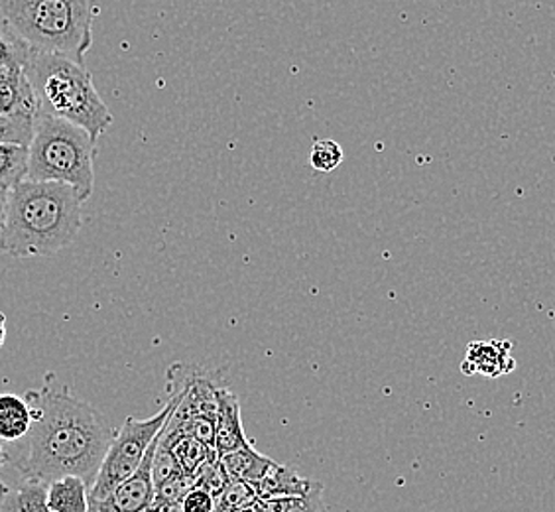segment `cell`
<instances>
[{
    "mask_svg": "<svg viewBox=\"0 0 555 512\" xmlns=\"http://www.w3.org/2000/svg\"><path fill=\"white\" fill-rule=\"evenodd\" d=\"M4 465H9V463H7V449H4V441L0 439V473L4 470ZM9 491H11L9 485L0 477V497H4Z\"/></svg>",
    "mask_w": 555,
    "mask_h": 512,
    "instance_id": "obj_27",
    "label": "cell"
},
{
    "mask_svg": "<svg viewBox=\"0 0 555 512\" xmlns=\"http://www.w3.org/2000/svg\"><path fill=\"white\" fill-rule=\"evenodd\" d=\"M81 207L83 202L72 185L24 180L7 193L0 248L14 258L60 253L81 231Z\"/></svg>",
    "mask_w": 555,
    "mask_h": 512,
    "instance_id": "obj_2",
    "label": "cell"
},
{
    "mask_svg": "<svg viewBox=\"0 0 555 512\" xmlns=\"http://www.w3.org/2000/svg\"><path fill=\"white\" fill-rule=\"evenodd\" d=\"M501 343H473L469 347L467 361L463 364L465 373H482L489 376L508 373V369L504 367V353L499 351Z\"/></svg>",
    "mask_w": 555,
    "mask_h": 512,
    "instance_id": "obj_17",
    "label": "cell"
},
{
    "mask_svg": "<svg viewBox=\"0 0 555 512\" xmlns=\"http://www.w3.org/2000/svg\"><path fill=\"white\" fill-rule=\"evenodd\" d=\"M183 471L180 470V465H178V461L173 458V453H171L170 449L166 448L164 444H162V436L158 439V446H156V451H154V461H152V479H154V489L162 485L164 481L171 479V477H176V475H182Z\"/></svg>",
    "mask_w": 555,
    "mask_h": 512,
    "instance_id": "obj_22",
    "label": "cell"
},
{
    "mask_svg": "<svg viewBox=\"0 0 555 512\" xmlns=\"http://www.w3.org/2000/svg\"><path fill=\"white\" fill-rule=\"evenodd\" d=\"M24 74L38 101V113L64 118L99 140L113 125V113L99 95L86 65L67 57L30 52Z\"/></svg>",
    "mask_w": 555,
    "mask_h": 512,
    "instance_id": "obj_4",
    "label": "cell"
},
{
    "mask_svg": "<svg viewBox=\"0 0 555 512\" xmlns=\"http://www.w3.org/2000/svg\"><path fill=\"white\" fill-rule=\"evenodd\" d=\"M195 487V479L190 475H176L171 479L164 481L156 487L154 502H182L183 497Z\"/></svg>",
    "mask_w": 555,
    "mask_h": 512,
    "instance_id": "obj_23",
    "label": "cell"
},
{
    "mask_svg": "<svg viewBox=\"0 0 555 512\" xmlns=\"http://www.w3.org/2000/svg\"><path fill=\"white\" fill-rule=\"evenodd\" d=\"M250 441L246 439L241 418V402L235 393L227 386L217 388V417H215V451L224 456L229 451L245 448Z\"/></svg>",
    "mask_w": 555,
    "mask_h": 512,
    "instance_id": "obj_8",
    "label": "cell"
},
{
    "mask_svg": "<svg viewBox=\"0 0 555 512\" xmlns=\"http://www.w3.org/2000/svg\"><path fill=\"white\" fill-rule=\"evenodd\" d=\"M0 117H38V101L24 69H0Z\"/></svg>",
    "mask_w": 555,
    "mask_h": 512,
    "instance_id": "obj_9",
    "label": "cell"
},
{
    "mask_svg": "<svg viewBox=\"0 0 555 512\" xmlns=\"http://www.w3.org/2000/svg\"><path fill=\"white\" fill-rule=\"evenodd\" d=\"M258 501L257 491L246 481H229L223 491L215 497V512H235L253 507Z\"/></svg>",
    "mask_w": 555,
    "mask_h": 512,
    "instance_id": "obj_18",
    "label": "cell"
},
{
    "mask_svg": "<svg viewBox=\"0 0 555 512\" xmlns=\"http://www.w3.org/2000/svg\"><path fill=\"white\" fill-rule=\"evenodd\" d=\"M30 50L0 28V69H24Z\"/></svg>",
    "mask_w": 555,
    "mask_h": 512,
    "instance_id": "obj_20",
    "label": "cell"
},
{
    "mask_svg": "<svg viewBox=\"0 0 555 512\" xmlns=\"http://www.w3.org/2000/svg\"><path fill=\"white\" fill-rule=\"evenodd\" d=\"M99 0H0V28L30 52L86 65Z\"/></svg>",
    "mask_w": 555,
    "mask_h": 512,
    "instance_id": "obj_3",
    "label": "cell"
},
{
    "mask_svg": "<svg viewBox=\"0 0 555 512\" xmlns=\"http://www.w3.org/2000/svg\"><path fill=\"white\" fill-rule=\"evenodd\" d=\"M4 217H7V192L0 190V233L4 229Z\"/></svg>",
    "mask_w": 555,
    "mask_h": 512,
    "instance_id": "obj_28",
    "label": "cell"
},
{
    "mask_svg": "<svg viewBox=\"0 0 555 512\" xmlns=\"http://www.w3.org/2000/svg\"><path fill=\"white\" fill-rule=\"evenodd\" d=\"M7 340V318L4 313H0V345Z\"/></svg>",
    "mask_w": 555,
    "mask_h": 512,
    "instance_id": "obj_29",
    "label": "cell"
},
{
    "mask_svg": "<svg viewBox=\"0 0 555 512\" xmlns=\"http://www.w3.org/2000/svg\"><path fill=\"white\" fill-rule=\"evenodd\" d=\"M162 444L173 453L180 470L193 479L207 461L219 458L215 449L207 448L199 439L192 438L178 430H170L168 426L162 430Z\"/></svg>",
    "mask_w": 555,
    "mask_h": 512,
    "instance_id": "obj_11",
    "label": "cell"
},
{
    "mask_svg": "<svg viewBox=\"0 0 555 512\" xmlns=\"http://www.w3.org/2000/svg\"><path fill=\"white\" fill-rule=\"evenodd\" d=\"M24 398L33 410V426L24 438L4 448L7 463L22 479L50 485L75 475L86 481L91 491L115 438L105 417L75 398L52 373L46 374L40 391H28Z\"/></svg>",
    "mask_w": 555,
    "mask_h": 512,
    "instance_id": "obj_1",
    "label": "cell"
},
{
    "mask_svg": "<svg viewBox=\"0 0 555 512\" xmlns=\"http://www.w3.org/2000/svg\"><path fill=\"white\" fill-rule=\"evenodd\" d=\"M96 140L64 118L38 113L28 144L30 182L72 185L86 203L95 190Z\"/></svg>",
    "mask_w": 555,
    "mask_h": 512,
    "instance_id": "obj_5",
    "label": "cell"
},
{
    "mask_svg": "<svg viewBox=\"0 0 555 512\" xmlns=\"http://www.w3.org/2000/svg\"><path fill=\"white\" fill-rule=\"evenodd\" d=\"M162 436V432H160ZM158 438L150 446L146 458L142 461L139 470L129 479L120 483L115 491L108 495L103 501H89L101 512H146L154 502V479H152V461L154 451L158 446Z\"/></svg>",
    "mask_w": 555,
    "mask_h": 512,
    "instance_id": "obj_7",
    "label": "cell"
},
{
    "mask_svg": "<svg viewBox=\"0 0 555 512\" xmlns=\"http://www.w3.org/2000/svg\"><path fill=\"white\" fill-rule=\"evenodd\" d=\"M219 461L223 465L224 475L229 481H246L255 485L258 481L264 479L268 471L276 465V461L258 453L257 449L250 444L245 448L229 451L224 456H219Z\"/></svg>",
    "mask_w": 555,
    "mask_h": 512,
    "instance_id": "obj_12",
    "label": "cell"
},
{
    "mask_svg": "<svg viewBox=\"0 0 555 512\" xmlns=\"http://www.w3.org/2000/svg\"><path fill=\"white\" fill-rule=\"evenodd\" d=\"M343 149L339 142L332 139H320L313 142L310 150V166L321 174L335 171L343 164Z\"/></svg>",
    "mask_w": 555,
    "mask_h": 512,
    "instance_id": "obj_19",
    "label": "cell"
},
{
    "mask_svg": "<svg viewBox=\"0 0 555 512\" xmlns=\"http://www.w3.org/2000/svg\"><path fill=\"white\" fill-rule=\"evenodd\" d=\"M28 174V146L0 144V190L11 192Z\"/></svg>",
    "mask_w": 555,
    "mask_h": 512,
    "instance_id": "obj_16",
    "label": "cell"
},
{
    "mask_svg": "<svg viewBox=\"0 0 555 512\" xmlns=\"http://www.w3.org/2000/svg\"><path fill=\"white\" fill-rule=\"evenodd\" d=\"M182 509L183 512H215V497L202 487H193L183 497Z\"/></svg>",
    "mask_w": 555,
    "mask_h": 512,
    "instance_id": "obj_25",
    "label": "cell"
},
{
    "mask_svg": "<svg viewBox=\"0 0 555 512\" xmlns=\"http://www.w3.org/2000/svg\"><path fill=\"white\" fill-rule=\"evenodd\" d=\"M0 512H52L48 507V485L22 479L16 489L2 497Z\"/></svg>",
    "mask_w": 555,
    "mask_h": 512,
    "instance_id": "obj_15",
    "label": "cell"
},
{
    "mask_svg": "<svg viewBox=\"0 0 555 512\" xmlns=\"http://www.w3.org/2000/svg\"><path fill=\"white\" fill-rule=\"evenodd\" d=\"M34 120L0 117V144H24V146H28L30 140H33Z\"/></svg>",
    "mask_w": 555,
    "mask_h": 512,
    "instance_id": "obj_21",
    "label": "cell"
},
{
    "mask_svg": "<svg viewBox=\"0 0 555 512\" xmlns=\"http://www.w3.org/2000/svg\"><path fill=\"white\" fill-rule=\"evenodd\" d=\"M180 402V396H168V405L158 414L146 420L129 417L108 446L107 456L101 463L95 483L89 491V501H103L120 483L134 475L149 453L154 439L160 436L171 412Z\"/></svg>",
    "mask_w": 555,
    "mask_h": 512,
    "instance_id": "obj_6",
    "label": "cell"
},
{
    "mask_svg": "<svg viewBox=\"0 0 555 512\" xmlns=\"http://www.w3.org/2000/svg\"><path fill=\"white\" fill-rule=\"evenodd\" d=\"M235 512H258L257 502H255L253 507H246V509H238V511Z\"/></svg>",
    "mask_w": 555,
    "mask_h": 512,
    "instance_id": "obj_30",
    "label": "cell"
},
{
    "mask_svg": "<svg viewBox=\"0 0 555 512\" xmlns=\"http://www.w3.org/2000/svg\"><path fill=\"white\" fill-rule=\"evenodd\" d=\"M227 483H229V479L224 475L223 465H221L219 458L207 461L202 471L195 475V487H202L205 491L211 492L214 497L223 491Z\"/></svg>",
    "mask_w": 555,
    "mask_h": 512,
    "instance_id": "obj_24",
    "label": "cell"
},
{
    "mask_svg": "<svg viewBox=\"0 0 555 512\" xmlns=\"http://www.w3.org/2000/svg\"><path fill=\"white\" fill-rule=\"evenodd\" d=\"M33 426V410L24 396L0 395V439L14 444Z\"/></svg>",
    "mask_w": 555,
    "mask_h": 512,
    "instance_id": "obj_13",
    "label": "cell"
},
{
    "mask_svg": "<svg viewBox=\"0 0 555 512\" xmlns=\"http://www.w3.org/2000/svg\"><path fill=\"white\" fill-rule=\"evenodd\" d=\"M257 491L258 501H268V499H296V497H306L310 492L321 487V483L306 479L298 475L296 471L289 470L286 465H274L268 471L267 477L253 485Z\"/></svg>",
    "mask_w": 555,
    "mask_h": 512,
    "instance_id": "obj_10",
    "label": "cell"
},
{
    "mask_svg": "<svg viewBox=\"0 0 555 512\" xmlns=\"http://www.w3.org/2000/svg\"><path fill=\"white\" fill-rule=\"evenodd\" d=\"M146 512H183L182 502H152Z\"/></svg>",
    "mask_w": 555,
    "mask_h": 512,
    "instance_id": "obj_26",
    "label": "cell"
},
{
    "mask_svg": "<svg viewBox=\"0 0 555 512\" xmlns=\"http://www.w3.org/2000/svg\"><path fill=\"white\" fill-rule=\"evenodd\" d=\"M48 507L52 512L89 511V485L75 475L52 481L48 485Z\"/></svg>",
    "mask_w": 555,
    "mask_h": 512,
    "instance_id": "obj_14",
    "label": "cell"
}]
</instances>
